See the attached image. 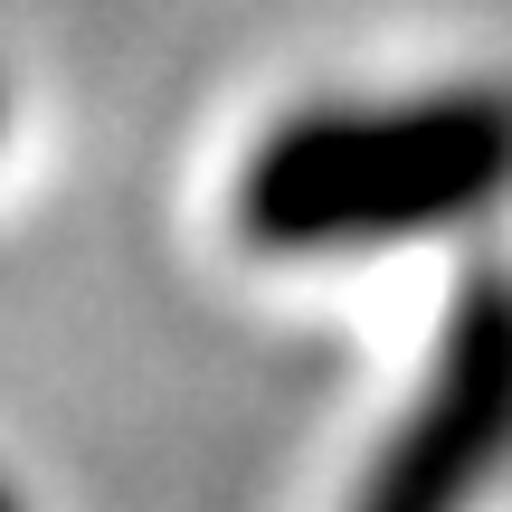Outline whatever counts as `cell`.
<instances>
[{
	"mask_svg": "<svg viewBox=\"0 0 512 512\" xmlns=\"http://www.w3.org/2000/svg\"><path fill=\"white\" fill-rule=\"evenodd\" d=\"M512 190V86H437L399 105H304L247 152L238 238L256 256H361L456 228Z\"/></svg>",
	"mask_w": 512,
	"mask_h": 512,
	"instance_id": "obj_1",
	"label": "cell"
},
{
	"mask_svg": "<svg viewBox=\"0 0 512 512\" xmlns=\"http://www.w3.org/2000/svg\"><path fill=\"white\" fill-rule=\"evenodd\" d=\"M512 465V275H475L351 512H475Z\"/></svg>",
	"mask_w": 512,
	"mask_h": 512,
	"instance_id": "obj_2",
	"label": "cell"
},
{
	"mask_svg": "<svg viewBox=\"0 0 512 512\" xmlns=\"http://www.w3.org/2000/svg\"><path fill=\"white\" fill-rule=\"evenodd\" d=\"M0 512H29V503H19V494H10V484H0Z\"/></svg>",
	"mask_w": 512,
	"mask_h": 512,
	"instance_id": "obj_3",
	"label": "cell"
},
{
	"mask_svg": "<svg viewBox=\"0 0 512 512\" xmlns=\"http://www.w3.org/2000/svg\"><path fill=\"white\" fill-rule=\"evenodd\" d=\"M0 124H10V95H0Z\"/></svg>",
	"mask_w": 512,
	"mask_h": 512,
	"instance_id": "obj_4",
	"label": "cell"
}]
</instances>
